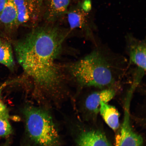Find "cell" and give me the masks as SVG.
Wrapping results in <instances>:
<instances>
[{"label":"cell","mask_w":146,"mask_h":146,"mask_svg":"<svg viewBox=\"0 0 146 146\" xmlns=\"http://www.w3.org/2000/svg\"><path fill=\"white\" fill-rule=\"evenodd\" d=\"M66 35L56 27H38L15 45L16 58L31 84V101L60 109L66 96L58 60Z\"/></svg>","instance_id":"obj_1"},{"label":"cell","mask_w":146,"mask_h":146,"mask_svg":"<svg viewBox=\"0 0 146 146\" xmlns=\"http://www.w3.org/2000/svg\"><path fill=\"white\" fill-rule=\"evenodd\" d=\"M52 108L27 100L19 107L24 131L21 146H63L59 123Z\"/></svg>","instance_id":"obj_2"},{"label":"cell","mask_w":146,"mask_h":146,"mask_svg":"<svg viewBox=\"0 0 146 146\" xmlns=\"http://www.w3.org/2000/svg\"><path fill=\"white\" fill-rule=\"evenodd\" d=\"M101 49L96 48L68 65L70 76L81 87L100 88L114 84L117 67Z\"/></svg>","instance_id":"obj_3"},{"label":"cell","mask_w":146,"mask_h":146,"mask_svg":"<svg viewBox=\"0 0 146 146\" xmlns=\"http://www.w3.org/2000/svg\"><path fill=\"white\" fill-rule=\"evenodd\" d=\"M127 98L125 115L119 132L116 135L115 146H142L143 139L140 135L135 132L131 126L129 116V102Z\"/></svg>","instance_id":"obj_4"},{"label":"cell","mask_w":146,"mask_h":146,"mask_svg":"<svg viewBox=\"0 0 146 146\" xmlns=\"http://www.w3.org/2000/svg\"><path fill=\"white\" fill-rule=\"evenodd\" d=\"M17 9V27L35 22L41 12L42 0H13Z\"/></svg>","instance_id":"obj_5"},{"label":"cell","mask_w":146,"mask_h":146,"mask_svg":"<svg viewBox=\"0 0 146 146\" xmlns=\"http://www.w3.org/2000/svg\"><path fill=\"white\" fill-rule=\"evenodd\" d=\"M127 51L129 62L135 65V72L145 73L146 46L145 41L140 40L132 36L127 35Z\"/></svg>","instance_id":"obj_6"},{"label":"cell","mask_w":146,"mask_h":146,"mask_svg":"<svg viewBox=\"0 0 146 146\" xmlns=\"http://www.w3.org/2000/svg\"><path fill=\"white\" fill-rule=\"evenodd\" d=\"M67 14L70 30L81 29L86 37L93 39L92 24L88 13L82 10L80 4L68 11Z\"/></svg>","instance_id":"obj_7"},{"label":"cell","mask_w":146,"mask_h":146,"mask_svg":"<svg viewBox=\"0 0 146 146\" xmlns=\"http://www.w3.org/2000/svg\"><path fill=\"white\" fill-rule=\"evenodd\" d=\"M76 141V146H112L105 135L98 131H83Z\"/></svg>","instance_id":"obj_8"},{"label":"cell","mask_w":146,"mask_h":146,"mask_svg":"<svg viewBox=\"0 0 146 146\" xmlns=\"http://www.w3.org/2000/svg\"><path fill=\"white\" fill-rule=\"evenodd\" d=\"M115 94L113 89H106L95 92L89 95L85 102L87 109L91 112L97 113L102 102L107 103L112 99Z\"/></svg>","instance_id":"obj_9"},{"label":"cell","mask_w":146,"mask_h":146,"mask_svg":"<svg viewBox=\"0 0 146 146\" xmlns=\"http://www.w3.org/2000/svg\"><path fill=\"white\" fill-rule=\"evenodd\" d=\"M18 12L13 0H7L6 4L0 13V23L6 28L17 27Z\"/></svg>","instance_id":"obj_10"},{"label":"cell","mask_w":146,"mask_h":146,"mask_svg":"<svg viewBox=\"0 0 146 146\" xmlns=\"http://www.w3.org/2000/svg\"><path fill=\"white\" fill-rule=\"evenodd\" d=\"M71 0H48L46 17L49 21H54L68 11Z\"/></svg>","instance_id":"obj_11"},{"label":"cell","mask_w":146,"mask_h":146,"mask_svg":"<svg viewBox=\"0 0 146 146\" xmlns=\"http://www.w3.org/2000/svg\"><path fill=\"white\" fill-rule=\"evenodd\" d=\"M100 110L102 117L106 123L113 130H116L119 125V114L113 106L102 102Z\"/></svg>","instance_id":"obj_12"},{"label":"cell","mask_w":146,"mask_h":146,"mask_svg":"<svg viewBox=\"0 0 146 146\" xmlns=\"http://www.w3.org/2000/svg\"><path fill=\"white\" fill-rule=\"evenodd\" d=\"M0 63L10 69L14 68V62L11 45L6 41L0 44Z\"/></svg>","instance_id":"obj_13"},{"label":"cell","mask_w":146,"mask_h":146,"mask_svg":"<svg viewBox=\"0 0 146 146\" xmlns=\"http://www.w3.org/2000/svg\"><path fill=\"white\" fill-rule=\"evenodd\" d=\"M9 111L0 115V137H7L13 132V129L9 121Z\"/></svg>","instance_id":"obj_14"},{"label":"cell","mask_w":146,"mask_h":146,"mask_svg":"<svg viewBox=\"0 0 146 146\" xmlns=\"http://www.w3.org/2000/svg\"><path fill=\"white\" fill-rule=\"evenodd\" d=\"M80 5L82 10L87 13L90 11L92 8L90 0H84Z\"/></svg>","instance_id":"obj_15"},{"label":"cell","mask_w":146,"mask_h":146,"mask_svg":"<svg viewBox=\"0 0 146 146\" xmlns=\"http://www.w3.org/2000/svg\"><path fill=\"white\" fill-rule=\"evenodd\" d=\"M6 2L7 0H0V13L4 8Z\"/></svg>","instance_id":"obj_16"},{"label":"cell","mask_w":146,"mask_h":146,"mask_svg":"<svg viewBox=\"0 0 146 146\" xmlns=\"http://www.w3.org/2000/svg\"><path fill=\"white\" fill-rule=\"evenodd\" d=\"M11 141L9 140H8L4 144L1 146H11Z\"/></svg>","instance_id":"obj_17"},{"label":"cell","mask_w":146,"mask_h":146,"mask_svg":"<svg viewBox=\"0 0 146 146\" xmlns=\"http://www.w3.org/2000/svg\"><path fill=\"white\" fill-rule=\"evenodd\" d=\"M7 84H8V83H5V84H3L2 86H1L0 87V99H1L2 91L3 90V88L6 86Z\"/></svg>","instance_id":"obj_18"},{"label":"cell","mask_w":146,"mask_h":146,"mask_svg":"<svg viewBox=\"0 0 146 146\" xmlns=\"http://www.w3.org/2000/svg\"><path fill=\"white\" fill-rule=\"evenodd\" d=\"M1 38H0V44L1 43Z\"/></svg>","instance_id":"obj_19"}]
</instances>
